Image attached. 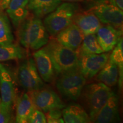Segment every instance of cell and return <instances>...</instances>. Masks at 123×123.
Masks as SVG:
<instances>
[{"label":"cell","instance_id":"cell-19","mask_svg":"<svg viewBox=\"0 0 123 123\" xmlns=\"http://www.w3.org/2000/svg\"><path fill=\"white\" fill-rule=\"evenodd\" d=\"M96 80L108 87L116 85L119 80V69L117 64L110 58L101 70L97 74Z\"/></svg>","mask_w":123,"mask_h":123},{"label":"cell","instance_id":"cell-32","mask_svg":"<svg viewBox=\"0 0 123 123\" xmlns=\"http://www.w3.org/2000/svg\"><path fill=\"white\" fill-rule=\"evenodd\" d=\"M0 100H1V98H0Z\"/></svg>","mask_w":123,"mask_h":123},{"label":"cell","instance_id":"cell-12","mask_svg":"<svg viewBox=\"0 0 123 123\" xmlns=\"http://www.w3.org/2000/svg\"><path fill=\"white\" fill-rule=\"evenodd\" d=\"M123 30L108 25L101 26L96 34L97 39L104 53L110 52L116 46L121 38Z\"/></svg>","mask_w":123,"mask_h":123},{"label":"cell","instance_id":"cell-13","mask_svg":"<svg viewBox=\"0 0 123 123\" xmlns=\"http://www.w3.org/2000/svg\"><path fill=\"white\" fill-rule=\"evenodd\" d=\"M119 98L112 92L108 100L97 114L94 122L97 123H116L120 121L119 111Z\"/></svg>","mask_w":123,"mask_h":123},{"label":"cell","instance_id":"cell-24","mask_svg":"<svg viewBox=\"0 0 123 123\" xmlns=\"http://www.w3.org/2000/svg\"><path fill=\"white\" fill-rule=\"evenodd\" d=\"M110 58L117 64L119 69V87L120 89L123 87V38L121 37L116 46L112 50Z\"/></svg>","mask_w":123,"mask_h":123},{"label":"cell","instance_id":"cell-4","mask_svg":"<svg viewBox=\"0 0 123 123\" xmlns=\"http://www.w3.org/2000/svg\"><path fill=\"white\" fill-rule=\"evenodd\" d=\"M79 6L73 2L61 4L44 18L43 24L46 30L52 36H55L73 23V19Z\"/></svg>","mask_w":123,"mask_h":123},{"label":"cell","instance_id":"cell-20","mask_svg":"<svg viewBox=\"0 0 123 123\" xmlns=\"http://www.w3.org/2000/svg\"><path fill=\"white\" fill-rule=\"evenodd\" d=\"M37 108L30 96L27 93L23 94L18 99L16 108L15 121L18 123H28V119L33 111Z\"/></svg>","mask_w":123,"mask_h":123},{"label":"cell","instance_id":"cell-30","mask_svg":"<svg viewBox=\"0 0 123 123\" xmlns=\"http://www.w3.org/2000/svg\"><path fill=\"white\" fill-rule=\"evenodd\" d=\"M67 2H87L90 0H62Z\"/></svg>","mask_w":123,"mask_h":123},{"label":"cell","instance_id":"cell-33","mask_svg":"<svg viewBox=\"0 0 123 123\" xmlns=\"http://www.w3.org/2000/svg\"><path fill=\"white\" fill-rule=\"evenodd\" d=\"M0 1H1V0H0Z\"/></svg>","mask_w":123,"mask_h":123},{"label":"cell","instance_id":"cell-23","mask_svg":"<svg viewBox=\"0 0 123 123\" xmlns=\"http://www.w3.org/2000/svg\"><path fill=\"white\" fill-rule=\"evenodd\" d=\"M13 35L8 18L0 10V46L13 43Z\"/></svg>","mask_w":123,"mask_h":123},{"label":"cell","instance_id":"cell-25","mask_svg":"<svg viewBox=\"0 0 123 123\" xmlns=\"http://www.w3.org/2000/svg\"><path fill=\"white\" fill-rule=\"evenodd\" d=\"M47 123H63L62 111L61 109H53L46 112Z\"/></svg>","mask_w":123,"mask_h":123},{"label":"cell","instance_id":"cell-6","mask_svg":"<svg viewBox=\"0 0 123 123\" xmlns=\"http://www.w3.org/2000/svg\"><path fill=\"white\" fill-rule=\"evenodd\" d=\"M86 83L85 77L78 70L59 75L56 87L65 99L76 101L80 97Z\"/></svg>","mask_w":123,"mask_h":123},{"label":"cell","instance_id":"cell-8","mask_svg":"<svg viewBox=\"0 0 123 123\" xmlns=\"http://www.w3.org/2000/svg\"><path fill=\"white\" fill-rule=\"evenodd\" d=\"M29 92L35 107L45 113L53 109L62 110L66 107L59 95L50 88L43 87Z\"/></svg>","mask_w":123,"mask_h":123},{"label":"cell","instance_id":"cell-1","mask_svg":"<svg viewBox=\"0 0 123 123\" xmlns=\"http://www.w3.org/2000/svg\"><path fill=\"white\" fill-rule=\"evenodd\" d=\"M18 28V40L26 49L39 50L49 42V34L40 18L28 15Z\"/></svg>","mask_w":123,"mask_h":123},{"label":"cell","instance_id":"cell-26","mask_svg":"<svg viewBox=\"0 0 123 123\" xmlns=\"http://www.w3.org/2000/svg\"><path fill=\"white\" fill-rule=\"evenodd\" d=\"M28 123H46L47 120L43 112L41 110L35 108L31 114L30 115L28 119Z\"/></svg>","mask_w":123,"mask_h":123},{"label":"cell","instance_id":"cell-2","mask_svg":"<svg viewBox=\"0 0 123 123\" xmlns=\"http://www.w3.org/2000/svg\"><path fill=\"white\" fill-rule=\"evenodd\" d=\"M43 49L47 52L53 62L56 76L78 70V53L62 45L55 38L49 39Z\"/></svg>","mask_w":123,"mask_h":123},{"label":"cell","instance_id":"cell-31","mask_svg":"<svg viewBox=\"0 0 123 123\" xmlns=\"http://www.w3.org/2000/svg\"><path fill=\"white\" fill-rule=\"evenodd\" d=\"M1 66H2V64H0V67H1Z\"/></svg>","mask_w":123,"mask_h":123},{"label":"cell","instance_id":"cell-10","mask_svg":"<svg viewBox=\"0 0 123 123\" xmlns=\"http://www.w3.org/2000/svg\"><path fill=\"white\" fill-rule=\"evenodd\" d=\"M0 90L1 104L12 111L15 97L14 80L11 72L2 65L0 67Z\"/></svg>","mask_w":123,"mask_h":123},{"label":"cell","instance_id":"cell-7","mask_svg":"<svg viewBox=\"0 0 123 123\" xmlns=\"http://www.w3.org/2000/svg\"><path fill=\"white\" fill-rule=\"evenodd\" d=\"M19 83L28 92L39 90L44 87L33 58L26 59L20 64L17 71Z\"/></svg>","mask_w":123,"mask_h":123},{"label":"cell","instance_id":"cell-16","mask_svg":"<svg viewBox=\"0 0 123 123\" xmlns=\"http://www.w3.org/2000/svg\"><path fill=\"white\" fill-rule=\"evenodd\" d=\"M28 2L29 0H11L6 8L7 14L17 28L29 15Z\"/></svg>","mask_w":123,"mask_h":123},{"label":"cell","instance_id":"cell-29","mask_svg":"<svg viewBox=\"0 0 123 123\" xmlns=\"http://www.w3.org/2000/svg\"><path fill=\"white\" fill-rule=\"evenodd\" d=\"M115 2L118 7L121 10H123V0H115Z\"/></svg>","mask_w":123,"mask_h":123},{"label":"cell","instance_id":"cell-15","mask_svg":"<svg viewBox=\"0 0 123 123\" xmlns=\"http://www.w3.org/2000/svg\"><path fill=\"white\" fill-rule=\"evenodd\" d=\"M73 23L79 27L84 35L96 34L101 26L99 18L89 10L77 12L74 18Z\"/></svg>","mask_w":123,"mask_h":123},{"label":"cell","instance_id":"cell-14","mask_svg":"<svg viewBox=\"0 0 123 123\" xmlns=\"http://www.w3.org/2000/svg\"><path fill=\"white\" fill-rule=\"evenodd\" d=\"M83 37L84 34L79 27L73 23L59 32L55 39L62 45L78 53Z\"/></svg>","mask_w":123,"mask_h":123},{"label":"cell","instance_id":"cell-22","mask_svg":"<svg viewBox=\"0 0 123 123\" xmlns=\"http://www.w3.org/2000/svg\"><path fill=\"white\" fill-rule=\"evenodd\" d=\"M104 53L98 43L96 34L84 35L78 54L80 55L99 54Z\"/></svg>","mask_w":123,"mask_h":123},{"label":"cell","instance_id":"cell-17","mask_svg":"<svg viewBox=\"0 0 123 123\" xmlns=\"http://www.w3.org/2000/svg\"><path fill=\"white\" fill-rule=\"evenodd\" d=\"M64 122L66 123H88L91 122L87 112L80 105L73 103L65 107L62 111Z\"/></svg>","mask_w":123,"mask_h":123},{"label":"cell","instance_id":"cell-18","mask_svg":"<svg viewBox=\"0 0 123 123\" xmlns=\"http://www.w3.org/2000/svg\"><path fill=\"white\" fill-rule=\"evenodd\" d=\"M62 0H29L27 7L35 17L43 18L53 12Z\"/></svg>","mask_w":123,"mask_h":123},{"label":"cell","instance_id":"cell-28","mask_svg":"<svg viewBox=\"0 0 123 123\" xmlns=\"http://www.w3.org/2000/svg\"><path fill=\"white\" fill-rule=\"evenodd\" d=\"M11 0H1L0 1V9L2 10L6 9Z\"/></svg>","mask_w":123,"mask_h":123},{"label":"cell","instance_id":"cell-3","mask_svg":"<svg viewBox=\"0 0 123 123\" xmlns=\"http://www.w3.org/2000/svg\"><path fill=\"white\" fill-rule=\"evenodd\" d=\"M112 92L110 87L101 82L84 86L81 95L91 121H94L97 114L108 100Z\"/></svg>","mask_w":123,"mask_h":123},{"label":"cell","instance_id":"cell-27","mask_svg":"<svg viewBox=\"0 0 123 123\" xmlns=\"http://www.w3.org/2000/svg\"><path fill=\"white\" fill-rule=\"evenodd\" d=\"M12 111L3 106L0 103V123L11 122Z\"/></svg>","mask_w":123,"mask_h":123},{"label":"cell","instance_id":"cell-11","mask_svg":"<svg viewBox=\"0 0 123 123\" xmlns=\"http://www.w3.org/2000/svg\"><path fill=\"white\" fill-rule=\"evenodd\" d=\"M34 60L38 73L43 81L51 83L56 76L53 62L43 49H40L33 54Z\"/></svg>","mask_w":123,"mask_h":123},{"label":"cell","instance_id":"cell-9","mask_svg":"<svg viewBox=\"0 0 123 123\" xmlns=\"http://www.w3.org/2000/svg\"><path fill=\"white\" fill-rule=\"evenodd\" d=\"M110 53L79 55L78 70L86 79L94 77L104 67L110 57Z\"/></svg>","mask_w":123,"mask_h":123},{"label":"cell","instance_id":"cell-21","mask_svg":"<svg viewBox=\"0 0 123 123\" xmlns=\"http://www.w3.org/2000/svg\"><path fill=\"white\" fill-rule=\"evenodd\" d=\"M27 51L18 44L11 43L0 46V62L25 59L27 55Z\"/></svg>","mask_w":123,"mask_h":123},{"label":"cell","instance_id":"cell-5","mask_svg":"<svg viewBox=\"0 0 123 123\" xmlns=\"http://www.w3.org/2000/svg\"><path fill=\"white\" fill-rule=\"evenodd\" d=\"M89 8L100 21L117 29L123 30V13L117 6L115 0H90Z\"/></svg>","mask_w":123,"mask_h":123}]
</instances>
